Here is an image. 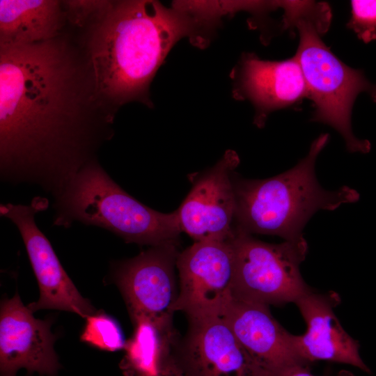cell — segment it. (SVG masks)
Wrapping results in <instances>:
<instances>
[{
  "label": "cell",
  "mask_w": 376,
  "mask_h": 376,
  "mask_svg": "<svg viewBox=\"0 0 376 376\" xmlns=\"http://www.w3.org/2000/svg\"><path fill=\"white\" fill-rule=\"evenodd\" d=\"M61 33L0 45V178L54 199L113 136L116 109L96 89L85 42Z\"/></svg>",
  "instance_id": "6da1fadb"
},
{
  "label": "cell",
  "mask_w": 376,
  "mask_h": 376,
  "mask_svg": "<svg viewBox=\"0 0 376 376\" xmlns=\"http://www.w3.org/2000/svg\"><path fill=\"white\" fill-rule=\"evenodd\" d=\"M210 20L182 2L171 8L152 0L108 1L86 36L97 91L115 107L149 105L150 84L172 47L187 36L205 44L200 32Z\"/></svg>",
  "instance_id": "7a4b0ae2"
},
{
  "label": "cell",
  "mask_w": 376,
  "mask_h": 376,
  "mask_svg": "<svg viewBox=\"0 0 376 376\" xmlns=\"http://www.w3.org/2000/svg\"><path fill=\"white\" fill-rule=\"evenodd\" d=\"M329 139L322 134L307 155L292 169L262 180L245 179L235 172L234 228L249 234L276 235L285 241L306 240L303 229L319 210L333 211L357 201L359 193L347 186L334 191L319 184L315 171L320 152Z\"/></svg>",
  "instance_id": "3957f363"
},
{
  "label": "cell",
  "mask_w": 376,
  "mask_h": 376,
  "mask_svg": "<svg viewBox=\"0 0 376 376\" xmlns=\"http://www.w3.org/2000/svg\"><path fill=\"white\" fill-rule=\"evenodd\" d=\"M53 225L70 228L75 222L106 229L126 243L148 246L179 242L177 212L149 207L125 191L98 159L84 166L54 199Z\"/></svg>",
  "instance_id": "277c9868"
},
{
  "label": "cell",
  "mask_w": 376,
  "mask_h": 376,
  "mask_svg": "<svg viewBox=\"0 0 376 376\" xmlns=\"http://www.w3.org/2000/svg\"><path fill=\"white\" fill-rule=\"evenodd\" d=\"M312 14L297 17L290 25H295L299 33L295 57L308 97L315 105L313 120L330 125L340 133L350 152L367 153L370 143L353 134L351 113L354 100L361 93H367L376 102V84L368 81L361 70L344 64L329 50L319 36L324 24L320 17Z\"/></svg>",
  "instance_id": "5b68a950"
},
{
  "label": "cell",
  "mask_w": 376,
  "mask_h": 376,
  "mask_svg": "<svg viewBox=\"0 0 376 376\" xmlns=\"http://www.w3.org/2000/svg\"><path fill=\"white\" fill-rule=\"evenodd\" d=\"M233 298L267 306L295 303L311 288L300 265L308 253L306 240L270 244L235 229Z\"/></svg>",
  "instance_id": "8992f818"
},
{
  "label": "cell",
  "mask_w": 376,
  "mask_h": 376,
  "mask_svg": "<svg viewBox=\"0 0 376 376\" xmlns=\"http://www.w3.org/2000/svg\"><path fill=\"white\" fill-rule=\"evenodd\" d=\"M179 242L149 246L137 256L113 263L112 274L132 323L148 320L176 334L173 317L178 298L176 261Z\"/></svg>",
  "instance_id": "52a82bcc"
},
{
  "label": "cell",
  "mask_w": 376,
  "mask_h": 376,
  "mask_svg": "<svg viewBox=\"0 0 376 376\" xmlns=\"http://www.w3.org/2000/svg\"><path fill=\"white\" fill-rule=\"evenodd\" d=\"M235 268L232 238L194 242L180 251L176 311L188 320L222 318L233 299Z\"/></svg>",
  "instance_id": "ba28073f"
},
{
  "label": "cell",
  "mask_w": 376,
  "mask_h": 376,
  "mask_svg": "<svg viewBox=\"0 0 376 376\" xmlns=\"http://www.w3.org/2000/svg\"><path fill=\"white\" fill-rule=\"evenodd\" d=\"M49 205V200L42 196L34 197L29 205H0L1 216L10 219L21 235L38 283L40 297L28 307L33 313L56 309L86 318L96 312L95 308L79 293L35 221L36 214L46 210Z\"/></svg>",
  "instance_id": "9c48e42d"
},
{
  "label": "cell",
  "mask_w": 376,
  "mask_h": 376,
  "mask_svg": "<svg viewBox=\"0 0 376 376\" xmlns=\"http://www.w3.org/2000/svg\"><path fill=\"white\" fill-rule=\"evenodd\" d=\"M188 320L172 351L185 376H276L243 347L222 318Z\"/></svg>",
  "instance_id": "30bf717a"
},
{
  "label": "cell",
  "mask_w": 376,
  "mask_h": 376,
  "mask_svg": "<svg viewBox=\"0 0 376 376\" xmlns=\"http://www.w3.org/2000/svg\"><path fill=\"white\" fill-rule=\"evenodd\" d=\"M239 164L237 152L228 150L215 165L194 177L190 191L175 211L182 232L194 242L233 237V175Z\"/></svg>",
  "instance_id": "8fae6325"
},
{
  "label": "cell",
  "mask_w": 376,
  "mask_h": 376,
  "mask_svg": "<svg viewBox=\"0 0 376 376\" xmlns=\"http://www.w3.org/2000/svg\"><path fill=\"white\" fill-rule=\"evenodd\" d=\"M33 313L17 292L1 301L0 376H16L21 368L29 374L54 376L60 368L51 322L37 319Z\"/></svg>",
  "instance_id": "7c38bea8"
},
{
  "label": "cell",
  "mask_w": 376,
  "mask_h": 376,
  "mask_svg": "<svg viewBox=\"0 0 376 376\" xmlns=\"http://www.w3.org/2000/svg\"><path fill=\"white\" fill-rule=\"evenodd\" d=\"M338 293H320L311 289L295 304L306 324L302 335H291L298 356L310 364L324 360L346 363L370 373L359 354V345L343 329L334 308L340 304Z\"/></svg>",
  "instance_id": "4fadbf2b"
},
{
  "label": "cell",
  "mask_w": 376,
  "mask_h": 376,
  "mask_svg": "<svg viewBox=\"0 0 376 376\" xmlns=\"http://www.w3.org/2000/svg\"><path fill=\"white\" fill-rule=\"evenodd\" d=\"M222 318L243 347L276 376L297 366H309L295 352L291 335L272 316L269 306L233 298Z\"/></svg>",
  "instance_id": "5bb4252c"
},
{
  "label": "cell",
  "mask_w": 376,
  "mask_h": 376,
  "mask_svg": "<svg viewBox=\"0 0 376 376\" xmlns=\"http://www.w3.org/2000/svg\"><path fill=\"white\" fill-rule=\"evenodd\" d=\"M237 97H247L254 104V123L264 126L267 115L276 109L290 106L308 92L297 58L281 61H264L254 54L242 59L237 74Z\"/></svg>",
  "instance_id": "9a60e30c"
},
{
  "label": "cell",
  "mask_w": 376,
  "mask_h": 376,
  "mask_svg": "<svg viewBox=\"0 0 376 376\" xmlns=\"http://www.w3.org/2000/svg\"><path fill=\"white\" fill-rule=\"evenodd\" d=\"M67 17L64 1L1 0L0 45L47 40L61 33Z\"/></svg>",
  "instance_id": "2e32d148"
},
{
  "label": "cell",
  "mask_w": 376,
  "mask_h": 376,
  "mask_svg": "<svg viewBox=\"0 0 376 376\" xmlns=\"http://www.w3.org/2000/svg\"><path fill=\"white\" fill-rule=\"evenodd\" d=\"M134 332L126 341L121 368L130 376H155L171 359L178 337L148 320L133 322Z\"/></svg>",
  "instance_id": "e0dca14e"
},
{
  "label": "cell",
  "mask_w": 376,
  "mask_h": 376,
  "mask_svg": "<svg viewBox=\"0 0 376 376\" xmlns=\"http://www.w3.org/2000/svg\"><path fill=\"white\" fill-rule=\"evenodd\" d=\"M80 340L101 350L115 352L125 348L126 341L118 322L102 311L86 318Z\"/></svg>",
  "instance_id": "ac0fdd59"
},
{
  "label": "cell",
  "mask_w": 376,
  "mask_h": 376,
  "mask_svg": "<svg viewBox=\"0 0 376 376\" xmlns=\"http://www.w3.org/2000/svg\"><path fill=\"white\" fill-rule=\"evenodd\" d=\"M352 16L348 26L364 42L376 39V1H351Z\"/></svg>",
  "instance_id": "d6986e66"
},
{
  "label": "cell",
  "mask_w": 376,
  "mask_h": 376,
  "mask_svg": "<svg viewBox=\"0 0 376 376\" xmlns=\"http://www.w3.org/2000/svg\"><path fill=\"white\" fill-rule=\"evenodd\" d=\"M280 376H315L310 373L309 366H297L282 373ZM336 376H354L352 373L342 370Z\"/></svg>",
  "instance_id": "ffe728a7"
},
{
  "label": "cell",
  "mask_w": 376,
  "mask_h": 376,
  "mask_svg": "<svg viewBox=\"0 0 376 376\" xmlns=\"http://www.w3.org/2000/svg\"><path fill=\"white\" fill-rule=\"evenodd\" d=\"M155 376H185L177 366L173 358L164 366L160 372Z\"/></svg>",
  "instance_id": "44dd1931"
}]
</instances>
